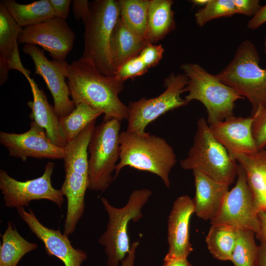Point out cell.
Masks as SVG:
<instances>
[{
  "label": "cell",
  "mask_w": 266,
  "mask_h": 266,
  "mask_svg": "<svg viewBox=\"0 0 266 266\" xmlns=\"http://www.w3.org/2000/svg\"><path fill=\"white\" fill-rule=\"evenodd\" d=\"M21 28L9 13L4 3L0 2V61L8 62L18 47V38Z\"/></svg>",
  "instance_id": "29"
},
{
  "label": "cell",
  "mask_w": 266,
  "mask_h": 266,
  "mask_svg": "<svg viewBox=\"0 0 266 266\" xmlns=\"http://www.w3.org/2000/svg\"><path fill=\"white\" fill-rule=\"evenodd\" d=\"M236 14L233 0H209L207 4L199 9L195 14L197 25L203 27L208 22Z\"/></svg>",
  "instance_id": "31"
},
{
  "label": "cell",
  "mask_w": 266,
  "mask_h": 266,
  "mask_svg": "<svg viewBox=\"0 0 266 266\" xmlns=\"http://www.w3.org/2000/svg\"><path fill=\"white\" fill-rule=\"evenodd\" d=\"M194 213V201L189 196H180L174 201L167 220L168 249L165 257L187 258L193 250L189 229L191 217Z\"/></svg>",
  "instance_id": "17"
},
{
  "label": "cell",
  "mask_w": 266,
  "mask_h": 266,
  "mask_svg": "<svg viewBox=\"0 0 266 266\" xmlns=\"http://www.w3.org/2000/svg\"><path fill=\"white\" fill-rule=\"evenodd\" d=\"M102 113L85 103L75 105L68 115L59 118L60 131L66 143L74 140L79 134Z\"/></svg>",
  "instance_id": "26"
},
{
  "label": "cell",
  "mask_w": 266,
  "mask_h": 266,
  "mask_svg": "<svg viewBox=\"0 0 266 266\" xmlns=\"http://www.w3.org/2000/svg\"><path fill=\"white\" fill-rule=\"evenodd\" d=\"M180 67L188 78L184 99L188 103L197 100L204 105L209 125L233 115L235 102L243 97L198 64L188 63Z\"/></svg>",
  "instance_id": "8"
},
{
  "label": "cell",
  "mask_w": 266,
  "mask_h": 266,
  "mask_svg": "<svg viewBox=\"0 0 266 266\" xmlns=\"http://www.w3.org/2000/svg\"><path fill=\"white\" fill-rule=\"evenodd\" d=\"M10 14L21 27L56 17L49 0H40L29 4H20L13 0H4Z\"/></svg>",
  "instance_id": "25"
},
{
  "label": "cell",
  "mask_w": 266,
  "mask_h": 266,
  "mask_svg": "<svg viewBox=\"0 0 266 266\" xmlns=\"http://www.w3.org/2000/svg\"><path fill=\"white\" fill-rule=\"evenodd\" d=\"M252 132L259 150L266 146V107L252 114Z\"/></svg>",
  "instance_id": "33"
},
{
  "label": "cell",
  "mask_w": 266,
  "mask_h": 266,
  "mask_svg": "<svg viewBox=\"0 0 266 266\" xmlns=\"http://www.w3.org/2000/svg\"><path fill=\"white\" fill-rule=\"evenodd\" d=\"M96 121L89 124L64 148L65 179L61 187L67 200L63 233H73L85 210V196L89 185L88 145Z\"/></svg>",
  "instance_id": "2"
},
{
  "label": "cell",
  "mask_w": 266,
  "mask_h": 266,
  "mask_svg": "<svg viewBox=\"0 0 266 266\" xmlns=\"http://www.w3.org/2000/svg\"><path fill=\"white\" fill-rule=\"evenodd\" d=\"M17 213L31 231L43 243L46 253L54 256L65 266H81L87 259L86 253L75 248L68 237L59 230L49 228L42 224L31 209L26 211L24 207L17 208Z\"/></svg>",
  "instance_id": "16"
},
{
  "label": "cell",
  "mask_w": 266,
  "mask_h": 266,
  "mask_svg": "<svg viewBox=\"0 0 266 266\" xmlns=\"http://www.w3.org/2000/svg\"><path fill=\"white\" fill-rule=\"evenodd\" d=\"M56 17L66 20L68 16L70 0H49Z\"/></svg>",
  "instance_id": "37"
},
{
  "label": "cell",
  "mask_w": 266,
  "mask_h": 266,
  "mask_svg": "<svg viewBox=\"0 0 266 266\" xmlns=\"http://www.w3.org/2000/svg\"><path fill=\"white\" fill-rule=\"evenodd\" d=\"M236 14L253 16L260 7L259 0H233Z\"/></svg>",
  "instance_id": "35"
},
{
  "label": "cell",
  "mask_w": 266,
  "mask_h": 266,
  "mask_svg": "<svg viewBox=\"0 0 266 266\" xmlns=\"http://www.w3.org/2000/svg\"><path fill=\"white\" fill-rule=\"evenodd\" d=\"M0 142L8 150L9 155L25 161L28 158L63 159L64 148L54 144L44 130L34 121L28 131L21 133L0 132Z\"/></svg>",
  "instance_id": "15"
},
{
  "label": "cell",
  "mask_w": 266,
  "mask_h": 266,
  "mask_svg": "<svg viewBox=\"0 0 266 266\" xmlns=\"http://www.w3.org/2000/svg\"><path fill=\"white\" fill-rule=\"evenodd\" d=\"M192 146L180 162L184 170H197L229 186L237 177L239 164L212 133L203 117L197 121Z\"/></svg>",
  "instance_id": "5"
},
{
  "label": "cell",
  "mask_w": 266,
  "mask_h": 266,
  "mask_svg": "<svg viewBox=\"0 0 266 266\" xmlns=\"http://www.w3.org/2000/svg\"><path fill=\"white\" fill-rule=\"evenodd\" d=\"M258 266H266V245L262 243L259 245Z\"/></svg>",
  "instance_id": "42"
},
{
  "label": "cell",
  "mask_w": 266,
  "mask_h": 266,
  "mask_svg": "<svg viewBox=\"0 0 266 266\" xmlns=\"http://www.w3.org/2000/svg\"><path fill=\"white\" fill-rule=\"evenodd\" d=\"M164 52V49L162 45L148 43L138 55L146 66L150 68L159 63L163 58Z\"/></svg>",
  "instance_id": "34"
},
{
  "label": "cell",
  "mask_w": 266,
  "mask_h": 266,
  "mask_svg": "<svg viewBox=\"0 0 266 266\" xmlns=\"http://www.w3.org/2000/svg\"><path fill=\"white\" fill-rule=\"evenodd\" d=\"M120 122L113 119L95 127L88 147L90 190L103 191L114 179L120 156Z\"/></svg>",
  "instance_id": "9"
},
{
  "label": "cell",
  "mask_w": 266,
  "mask_h": 266,
  "mask_svg": "<svg viewBox=\"0 0 266 266\" xmlns=\"http://www.w3.org/2000/svg\"><path fill=\"white\" fill-rule=\"evenodd\" d=\"M255 233L248 230H236V240L231 261L234 266H258L259 245Z\"/></svg>",
  "instance_id": "30"
},
{
  "label": "cell",
  "mask_w": 266,
  "mask_h": 266,
  "mask_svg": "<svg viewBox=\"0 0 266 266\" xmlns=\"http://www.w3.org/2000/svg\"><path fill=\"white\" fill-rule=\"evenodd\" d=\"M118 3L120 19L138 36L145 40L149 0H119Z\"/></svg>",
  "instance_id": "28"
},
{
  "label": "cell",
  "mask_w": 266,
  "mask_h": 266,
  "mask_svg": "<svg viewBox=\"0 0 266 266\" xmlns=\"http://www.w3.org/2000/svg\"><path fill=\"white\" fill-rule=\"evenodd\" d=\"M72 3L73 11L75 18L78 20L81 19L84 23L90 14V3L86 0H74Z\"/></svg>",
  "instance_id": "36"
},
{
  "label": "cell",
  "mask_w": 266,
  "mask_h": 266,
  "mask_svg": "<svg viewBox=\"0 0 266 266\" xmlns=\"http://www.w3.org/2000/svg\"><path fill=\"white\" fill-rule=\"evenodd\" d=\"M265 150H266V147H265Z\"/></svg>",
  "instance_id": "45"
},
{
  "label": "cell",
  "mask_w": 266,
  "mask_h": 266,
  "mask_svg": "<svg viewBox=\"0 0 266 266\" xmlns=\"http://www.w3.org/2000/svg\"><path fill=\"white\" fill-rule=\"evenodd\" d=\"M253 118L231 116L209 125L216 139L231 155L251 154L259 151L252 132Z\"/></svg>",
  "instance_id": "18"
},
{
  "label": "cell",
  "mask_w": 266,
  "mask_h": 266,
  "mask_svg": "<svg viewBox=\"0 0 266 266\" xmlns=\"http://www.w3.org/2000/svg\"><path fill=\"white\" fill-rule=\"evenodd\" d=\"M25 77L30 84L33 97V100L27 103L31 109L30 119L44 130L54 144L65 148L66 142L61 133L59 117L54 107L48 102L43 90L39 88L34 80L30 75Z\"/></svg>",
  "instance_id": "20"
},
{
  "label": "cell",
  "mask_w": 266,
  "mask_h": 266,
  "mask_svg": "<svg viewBox=\"0 0 266 266\" xmlns=\"http://www.w3.org/2000/svg\"><path fill=\"white\" fill-rule=\"evenodd\" d=\"M54 167V163L49 162L40 176L25 181L15 179L5 170L0 169V190L5 205L17 208L28 206L33 200H47L61 208L64 195L61 189L54 188L51 182Z\"/></svg>",
  "instance_id": "11"
},
{
  "label": "cell",
  "mask_w": 266,
  "mask_h": 266,
  "mask_svg": "<svg viewBox=\"0 0 266 266\" xmlns=\"http://www.w3.org/2000/svg\"><path fill=\"white\" fill-rule=\"evenodd\" d=\"M266 23V4L261 6L257 12L249 20L247 28L250 30H256Z\"/></svg>",
  "instance_id": "38"
},
{
  "label": "cell",
  "mask_w": 266,
  "mask_h": 266,
  "mask_svg": "<svg viewBox=\"0 0 266 266\" xmlns=\"http://www.w3.org/2000/svg\"><path fill=\"white\" fill-rule=\"evenodd\" d=\"M120 156L114 179L129 166L155 174L169 188V174L177 162L172 147L164 138L147 133L140 135L127 131L119 135Z\"/></svg>",
  "instance_id": "3"
},
{
  "label": "cell",
  "mask_w": 266,
  "mask_h": 266,
  "mask_svg": "<svg viewBox=\"0 0 266 266\" xmlns=\"http://www.w3.org/2000/svg\"><path fill=\"white\" fill-rule=\"evenodd\" d=\"M149 68L137 55L125 63L116 72L115 75L123 81L141 76Z\"/></svg>",
  "instance_id": "32"
},
{
  "label": "cell",
  "mask_w": 266,
  "mask_h": 266,
  "mask_svg": "<svg viewBox=\"0 0 266 266\" xmlns=\"http://www.w3.org/2000/svg\"><path fill=\"white\" fill-rule=\"evenodd\" d=\"M35 243L29 242L17 231L15 225L9 221L1 235L0 247V266H17L27 253L37 248Z\"/></svg>",
  "instance_id": "24"
},
{
  "label": "cell",
  "mask_w": 266,
  "mask_h": 266,
  "mask_svg": "<svg viewBox=\"0 0 266 266\" xmlns=\"http://www.w3.org/2000/svg\"><path fill=\"white\" fill-rule=\"evenodd\" d=\"M152 194L146 188L137 189L130 195L126 205L121 208L111 205L104 197L101 202L108 216L105 232L99 239L104 247L107 266H118L130 250L129 225L143 217L142 209Z\"/></svg>",
  "instance_id": "7"
},
{
  "label": "cell",
  "mask_w": 266,
  "mask_h": 266,
  "mask_svg": "<svg viewBox=\"0 0 266 266\" xmlns=\"http://www.w3.org/2000/svg\"><path fill=\"white\" fill-rule=\"evenodd\" d=\"M148 43L127 26L119 17L113 29L110 42L115 74L125 63L138 55Z\"/></svg>",
  "instance_id": "22"
},
{
  "label": "cell",
  "mask_w": 266,
  "mask_h": 266,
  "mask_svg": "<svg viewBox=\"0 0 266 266\" xmlns=\"http://www.w3.org/2000/svg\"><path fill=\"white\" fill-rule=\"evenodd\" d=\"M23 51L32 58L35 74L40 75L44 80L52 95L57 115L60 118L70 114L75 104L69 98V87L66 82L68 64L65 60H48L44 51L34 45L26 44Z\"/></svg>",
  "instance_id": "13"
},
{
  "label": "cell",
  "mask_w": 266,
  "mask_h": 266,
  "mask_svg": "<svg viewBox=\"0 0 266 266\" xmlns=\"http://www.w3.org/2000/svg\"><path fill=\"white\" fill-rule=\"evenodd\" d=\"M258 211L249 189L246 176L239 165L235 186L226 194L217 215L211 225H221L235 230H258Z\"/></svg>",
  "instance_id": "12"
},
{
  "label": "cell",
  "mask_w": 266,
  "mask_h": 266,
  "mask_svg": "<svg viewBox=\"0 0 266 266\" xmlns=\"http://www.w3.org/2000/svg\"><path fill=\"white\" fill-rule=\"evenodd\" d=\"M209 0H192L191 2L194 5L202 6L203 7L206 5L209 2Z\"/></svg>",
  "instance_id": "43"
},
{
  "label": "cell",
  "mask_w": 266,
  "mask_h": 266,
  "mask_svg": "<svg viewBox=\"0 0 266 266\" xmlns=\"http://www.w3.org/2000/svg\"><path fill=\"white\" fill-rule=\"evenodd\" d=\"M74 40V32L66 20L55 17L23 28L18 43L38 45L53 59L65 60Z\"/></svg>",
  "instance_id": "14"
},
{
  "label": "cell",
  "mask_w": 266,
  "mask_h": 266,
  "mask_svg": "<svg viewBox=\"0 0 266 266\" xmlns=\"http://www.w3.org/2000/svg\"><path fill=\"white\" fill-rule=\"evenodd\" d=\"M162 266H192L187 258L172 259L165 257Z\"/></svg>",
  "instance_id": "41"
},
{
  "label": "cell",
  "mask_w": 266,
  "mask_h": 266,
  "mask_svg": "<svg viewBox=\"0 0 266 266\" xmlns=\"http://www.w3.org/2000/svg\"><path fill=\"white\" fill-rule=\"evenodd\" d=\"M171 0H149L145 39L154 44L176 28Z\"/></svg>",
  "instance_id": "23"
},
{
  "label": "cell",
  "mask_w": 266,
  "mask_h": 266,
  "mask_svg": "<svg viewBox=\"0 0 266 266\" xmlns=\"http://www.w3.org/2000/svg\"><path fill=\"white\" fill-rule=\"evenodd\" d=\"M258 221V230L255 234L260 243L266 245V210L259 212Z\"/></svg>",
  "instance_id": "39"
},
{
  "label": "cell",
  "mask_w": 266,
  "mask_h": 266,
  "mask_svg": "<svg viewBox=\"0 0 266 266\" xmlns=\"http://www.w3.org/2000/svg\"><path fill=\"white\" fill-rule=\"evenodd\" d=\"M260 56L249 40L238 46L232 60L216 75L239 96L246 98L252 114L266 107V69L259 64Z\"/></svg>",
  "instance_id": "4"
},
{
  "label": "cell",
  "mask_w": 266,
  "mask_h": 266,
  "mask_svg": "<svg viewBox=\"0 0 266 266\" xmlns=\"http://www.w3.org/2000/svg\"><path fill=\"white\" fill-rule=\"evenodd\" d=\"M195 196L193 199L195 213L204 220H211L219 212L229 187L197 170L193 171Z\"/></svg>",
  "instance_id": "19"
},
{
  "label": "cell",
  "mask_w": 266,
  "mask_h": 266,
  "mask_svg": "<svg viewBox=\"0 0 266 266\" xmlns=\"http://www.w3.org/2000/svg\"><path fill=\"white\" fill-rule=\"evenodd\" d=\"M244 170L256 207L266 210V150L231 155Z\"/></svg>",
  "instance_id": "21"
},
{
  "label": "cell",
  "mask_w": 266,
  "mask_h": 266,
  "mask_svg": "<svg viewBox=\"0 0 266 266\" xmlns=\"http://www.w3.org/2000/svg\"><path fill=\"white\" fill-rule=\"evenodd\" d=\"M188 82V78L184 73H171L165 79V90L161 95L130 101L126 131L145 135L147 133L145 129L150 123L168 111L187 105L189 103L181 95L186 92Z\"/></svg>",
  "instance_id": "10"
},
{
  "label": "cell",
  "mask_w": 266,
  "mask_h": 266,
  "mask_svg": "<svg viewBox=\"0 0 266 266\" xmlns=\"http://www.w3.org/2000/svg\"><path fill=\"white\" fill-rule=\"evenodd\" d=\"M66 82L75 104L85 103L104 114L103 121L127 119L128 106L119 98L124 81L116 76L101 73L89 61L80 58L67 66Z\"/></svg>",
  "instance_id": "1"
},
{
  "label": "cell",
  "mask_w": 266,
  "mask_h": 266,
  "mask_svg": "<svg viewBox=\"0 0 266 266\" xmlns=\"http://www.w3.org/2000/svg\"><path fill=\"white\" fill-rule=\"evenodd\" d=\"M90 12L84 23V50L81 58L93 64L103 74L114 76L110 42L120 17L118 0H97L90 4Z\"/></svg>",
  "instance_id": "6"
},
{
  "label": "cell",
  "mask_w": 266,
  "mask_h": 266,
  "mask_svg": "<svg viewBox=\"0 0 266 266\" xmlns=\"http://www.w3.org/2000/svg\"><path fill=\"white\" fill-rule=\"evenodd\" d=\"M138 241H135L131 244L130 251L122 261L121 266H133L135 261L136 249L139 245Z\"/></svg>",
  "instance_id": "40"
},
{
  "label": "cell",
  "mask_w": 266,
  "mask_h": 266,
  "mask_svg": "<svg viewBox=\"0 0 266 266\" xmlns=\"http://www.w3.org/2000/svg\"><path fill=\"white\" fill-rule=\"evenodd\" d=\"M264 49H265V52L266 53V36L265 38V41H264Z\"/></svg>",
  "instance_id": "44"
},
{
  "label": "cell",
  "mask_w": 266,
  "mask_h": 266,
  "mask_svg": "<svg viewBox=\"0 0 266 266\" xmlns=\"http://www.w3.org/2000/svg\"><path fill=\"white\" fill-rule=\"evenodd\" d=\"M236 240V230L221 225H212L205 237L210 253L223 261H231Z\"/></svg>",
  "instance_id": "27"
}]
</instances>
